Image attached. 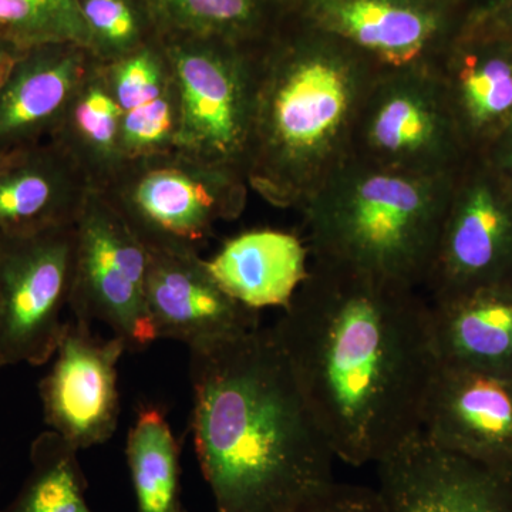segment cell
Masks as SVG:
<instances>
[{
	"label": "cell",
	"instance_id": "obj_29",
	"mask_svg": "<svg viewBox=\"0 0 512 512\" xmlns=\"http://www.w3.org/2000/svg\"><path fill=\"white\" fill-rule=\"evenodd\" d=\"M291 512H383L377 488L332 483Z\"/></svg>",
	"mask_w": 512,
	"mask_h": 512
},
{
	"label": "cell",
	"instance_id": "obj_14",
	"mask_svg": "<svg viewBox=\"0 0 512 512\" xmlns=\"http://www.w3.org/2000/svg\"><path fill=\"white\" fill-rule=\"evenodd\" d=\"M420 434L433 446L512 473V376L439 365Z\"/></svg>",
	"mask_w": 512,
	"mask_h": 512
},
{
	"label": "cell",
	"instance_id": "obj_4",
	"mask_svg": "<svg viewBox=\"0 0 512 512\" xmlns=\"http://www.w3.org/2000/svg\"><path fill=\"white\" fill-rule=\"evenodd\" d=\"M454 175H414L349 157L299 210L312 262L426 288Z\"/></svg>",
	"mask_w": 512,
	"mask_h": 512
},
{
	"label": "cell",
	"instance_id": "obj_17",
	"mask_svg": "<svg viewBox=\"0 0 512 512\" xmlns=\"http://www.w3.org/2000/svg\"><path fill=\"white\" fill-rule=\"evenodd\" d=\"M94 63L82 46L26 50L0 89V154L49 141Z\"/></svg>",
	"mask_w": 512,
	"mask_h": 512
},
{
	"label": "cell",
	"instance_id": "obj_5",
	"mask_svg": "<svg viewBox=\"0 0 512 512\" xmlns=\"http://www.w3.org/2000/svg\"><path fill=\"white\" fill-rule=\"evenodd\" d=\"M100 191L148 252L200 255L220 222L241 217L251 188L241 171L174 150L127 163Z\"/></svg>",
	"mask_w": 512,
	"mask_h": 512
},
{
	"label": "cell",
	"instance_id": "obj_27",
	"mask_svg": "<svg viewBox=\"0 0 512 512\" xmlns=\"http://www.w3.org/2000/svg\"><path fill=\"white\" fill-rule=\"evenodd\" d=\"M99 69L123 113L163 96L173 83L170 64L158 36L114 62L99 63Z\"/></svg>",
	"mask_w": 512,
	"mask_h": 512
},
{
	"label": "cell",
	"instance_id": "obj_21",
	"mask_svg": "<svg viewBox=\"0 0 512 512\" xmlns=\"http://www.w3.org/2000/svg\"><path fill=\"white\" fill-rule=\"evenodd\" d=\"M121 116L123 110L107 89L96 62L50 137L49 141L62 147L82 167L96 190H104L124 167Z\"/></svg>",
	"mask_w": 512,
	"mask_h": 512
},
{
	"label": "cell",
	"instance_id": "obj_34",
	"mask_svg": "<svg viewBox=\"0 0 512 512\" xmlns=\"http://www.w3.org/2000/svg\"><path fill=\"white\" fill-rule=\"evenodd\" d=\"M507 2L508 0H470V15H468V18L484 15V13L491 12V10Z\"/></svg>",
	"mask_w": 512,
	"mask_h": 512
},
{
	"label": "cell",
	"instance_id": "obj_12",
	"mask_svg": "<svg viewBox=\"0 0 512 512\" xmlns=\"http://www.w3.org/2000/svg\"><path fill=\"white\" fill-rule=\"evenodd\" d=\"M126 350L116 336L99 339L86 323H66L39 392L47 426L76 450L104 443L116 431L117 363Z\"/></svg>",
	"mask_w": 512,
	"mask_h": 512
},
{
	"label": "cell",
	"instance_id": "obj_9",
	"mask_svg": "<svg viewBox=\"0 0 512 512\" xmlns=\"http://www.w3.org/2000/svg\"><path fill=\"white\" fill-rule=\"evenodd\" d=\"M512 288V181L483 154L454 174L446 220L426 291L444 301Z\"/></svg>",
	"mask_w": 512,
	"mask_h": 512
},
{
	"label": "cell",
	"instance_id": "obj_18",
	"mask_svg": "<svg viewBox=\"0 0 512 512\" xmlns=\"http://www.w3.org/2000/svg\"><path fill=\"white\" fill-rule=\"evenodd\" d=\"M92 190L82 167L53 141L22 151L0 170V234L76 224Z\"/></svg>",
	"mask_w": 512,
	"mask_h": 512
},
{
	"label": "cell",
	"instance_id": "obj_15",
	"mask_svg": "<svg viewBox=\"0 0 512 512\" xmlns=\"http://www.w3.org/2000/svg\"><path fill=\"white\" fill-rule=\"evenodd\" d=\"M470 154H484L512 124V36L467 20L434 69Z\"/></svg>",
	"mask_w": 512,
	"mask_h": 512
},
{
	"label": "cell",
	"instance_id": "obj_6",
	"mask_svg": "<svg viewBox=\"0 0 512 512\" xmlns=\"http://www.w3.org/2000/svg\"><path fill=\"white\" fill-rule=\"evenodd\" d=\"M178 106L175 151L244 174L255 93L256 43L158 35Z\"/></svg>",
	"mask_w": 512,
	"mask_h": 512
},
{
	"label": "cell",
	"instance_id": "obj_20",
	"mask_svg": "<svg viewBox=\"0 0 512 512\" xmlns=\"http://www.w3.org/2000/svg\"><path fill=\"white\" fill-rule=\"evenodd\" d=\"M429 302L439 365L512 376V288Z\"/></svg>",
	"mask_w": 512,
	"mask_h": 512
},
{
	"label": "cell",
	"instance_id": "obj_26",
	"mask_svg": "<svg viewBox=\"0 0 512 512\" xmlns=\"http://www.w3.org/2000/svg\"><path fill=\"white\" fill-rule=\"evenodd\" d=\"M80 3L94 62H114L158 36L144 0H80Z\"/></svg>",
	"mask_w": 512,
	"mask_h": 512
},
{
	"label": "cell",
	"instance_id": "obj_36",
	"mask_svg": "<svg viewBox=\"0 0 512 512\" xmlns=\"http://www.w3.org/2000/svg\"><path fill=\"white\" fill-rule=\"evenodd\" d=\"M458 2L466 3V5L468 6V8H470V0H458Z\"/></svg>",
	"mask_w": 512,
	"mask_h": 512
},
{
	"label": "cell",
	"instance_id": "obj_37",
	"mask_svg": "<svg viewBox=\"0 0 512 512\" xmlns=\"http://www.w3.org/2000/svg\"><path fill=\"white\" fill-rule=\"evenodd\" d=\"M0 367H3L2 359H0Z\"/></svg>",
	"mask_w": 512,
	"mask_h": 512
},
{
	"label": "cell",
	"instance_id": "obj_16",
	"mask_svg": "<svg viewBox=\"0 0 512 512\" xmlns=\"http://www.w3.org/2000/svg\"><path fill=\"white\" fill-rule=\"evenodd\" d=\"M146 302L156 339L188 346L261 326L259 312L231 298L198 254L148 252Z\"/></svg>",
	"mask_w": 512,
	"mask_h": 512
},
{
	"label": "cell",
	"instance_id": "obj_32",
	"mask_svg": "<svg viewBox=\"0 0 512 512\" xmlns=\"http://www.w3.org/2000/svg\"><path fill=\"white\" fill-rule=\"evenodd\" d=\"M25 52L26 50L19 49L12 43L0 39V89H2L20 56Z\"/></svg>",
	"mask_w": 512,
	"mask_h": 512
},
{
	"label": "cell",
	"instance_id": "obj_10",
	"mask_svg": "<svg viewBox=\"0 0 512 512\" xmlns=\"http://www.w3.org/2000/svg\"><path fill=\"white\" fill-rule=\"evenodd\" d=\"M76 227L0 234V359L42 366L59 346L72 295Z\"/></svg>",
	"mask_w": 512,
	"mask_h": 512
},
{
	"label": "cell",
	"instance_id": "obj_7",
	"mask_svg": "<svg viewBox=\"0 0 512 512\" xmlns=\"http://www.w3.org/2000/svg\"><path fill=\"white\" fill-rule=\"evenodd\" d=\"M470 156L436 70H380L367 92L350 157L414 175H454Z\"/></svg>",
	"mask_w": 512,
	"mask_h": 512
},
{
	"label": "cell",
	"instance_id": "obj_28",
	"mask_svg": "<svg viewBox=\"0 0 512 512\" xmlns=\"http://www.w3.org/2000/svg\"><path fill=\"white\" fill-rule=\"evenodd\" d=\"M177 134V97L171 83L163 96L121 116L120 153L124 165L174 151Z\"/></svg>",
	"mask_w": 512,
	"mask_h": 512
},
{
	"label": "cell",
	"instance_id": "obj_22",
	"mask_svg": "<svg viewBox=\"0 0 512 512\" xmlns=\"http://www.w3.org/2000/svg\"><path fill=\"white\" fill-rule=\"evenodd\" d=\"M158 35L256 43L281 15L271 0H144Z\"/></svg>",
	"mask_w": 512,
	"mask_h": 512
},
{
	"label": "cell",
	"instance_id": "obj_23",
	"mask_svg": "<svg viewBox=\"0 0 512 512\" xmlns=\"http://www.w3.org/2000/svg\"><path fill=\"white\" fill-rule=\"evenodd\" d=\"M126 454L137 512H188L181 495L180 447L160 410L138 413Z\"/></svg>",
	"mask_w": 512,
	"mask_h": 512
},
{
	"label": "cell",
	"instance_id": "obj_11",
	"mask_svg": "<svg viewBox=\"0 0 512 512\" xmlns=\"http://www.w3.org/2000/svg\"><path fill=\"white\" fill-rule=\"evenodd\" d=\"M301 15L380 70L434 69L470 8L458 0H309Z\"/></svg>",
	"mask_w": 512,
	"mask_h": 512
},
{
	"label": "cell",
	"instance_id": "obj_19",
	"mask_svg": "<svg viewBox=\"0 0 512 512\" xmlns=\"http://www.w3.org/2000/svg\"><path fill=\"white\" fill-rule=\"evenodd\" d=\"M309 249L299 235L254 229L228 239L205 261L208 272L235 301L249 309L282 308L308 278Z\"/></svg>",
	"mask_w": 512,
	"mask_h": 512
},
{
	"label": "cell",
	"instance_id": "obj_8",
	"mask_svg": "<svg viewBox=\"0 0 512 512\" xmlns=\"http://www.w3.org/2000/svg\"><path fill=\"white\" fill-rule=\"evenodd\" d=\"M74 227V320H97L127 350L146 349L156 340L146 302L147 248L100 190L90 192Z\"/></svg>",
	"mask_w": 512,
	"mask_h": 512
},
{
	"label": "cell",
	"instance_id": "obj_35",
	"mask_svg": "<svg viewBox=\"0 0 512 512\" xmlns=\"http://www.w3.org/2000/svg\"><path fill=\"white\" fill-rule=\"evenodd\" d=\"M16 154H0V170H2L3 167H5L6 164L9 163L10 160H12L13 157L16 156Z\"/></svg>",
	"mask_w": 512,
	"mask_h": 512
},
{
	"label": "cell",
	"instance_id": "obj_24",
	"mask_svg": "<svg viewBox=\"0 0 512 512\" xmlns=\"http://www.w3.org/2000/svg\"><path fill=\"white\" fill-rule=\"evenodd\" d=\"M77 453L55 431L40 434L30 448L29 476L12 503L0 512H92Z\"/></svg>",
	"mask_w": 512,
	"mask_h": 512
},
{
	"label": "cell",
	"instance_id": "obj_1",
	"mask_svg": "<svg viewBox=\"0 0 512 512\" xmlns=\"http://www.w3.org/2000/svg\"><path fill=\"white\" fill-rule=\"evenodd\" d=\"M272 330L336 458L377 466L420 433L439 359L419 289L312 262Z\"/></svg>",
	"mask_w": 512,
	"mask_h": 512
},
{
	"label": "cell",
	"instance_id": "obj_33",
	"mask_svg": "<svg viewBox=\"0 0 512 512\" xmlns=\"http://www.w3.org/2000/svg\"><path fill=\"white\" fill-rule=\"evenodd\" d=\"M272 5L278 10L279 15H301L309 0H271Z\"/></svg>",
	"mask_w": 512,
	"mask_h": 512
},
{
	"label": "cell",
	"instance_id": "obj_2",
	"mask_svg": "<svg viewBox=\"0 0 512 512\" xmlns=\"http://www.w3.org/2000/svg\"><path fill=\"white\" fill-rule=\"evenodd\" d=\"M195 450L217 512H291L336 458L274 330L190 346Z\"/></svg>",
	"mask_w": 512,
	"mask_h": 512
},
{
	"label": "cell",
	"instance_id": "obj_13",
	"mask_svg": "<svg viewBox=\"0 0 512 512\" xmlns=\"http://www.w3.org/2000/svg\"><path fill=\"white\" fill-rule=\"evenodd\" d=\"M383 512H512V473L433 446L421 434L377 464Z\"/></svg>",
	"mask_w": 512,
	"mask_h": 512
},
{
	"label": "cell",
	"instance_id": "obj_25",
	"mask_svg": "<svg viewBox=\"0 0 512 512\" xmlns=\"http://www.w3.org/2000/svg\"><path fill=\"white\" fill-rule=\"evenodd\" d=\"M0 39L22 50L49 45L89 50L80 0H0Z\"/></svg>",
	"mask_w": 512,
	"mask_h": 512
},
{
	"label": "cell",
	"instance_id": "obj_3",
	"mask_svg": "<svg viewBox=\"0 0 512 512\" xmlns=\"http://www.w3.org/2000/svg\"><path fill=\"white\" fill-rule=\"evenodd\" d=\"M380 73L355 47L302 15L281 16L256 45L244 175L281 210H301L348 161L357 116Z\"/></svg>",
	"mask_w": 512,
	"mask_h": 512
},
{
	"label": "cell",
	"instance_id": "obj_31",
	"mask_svg": "<svg viewBox=\"0 0 512 512\" xmlns=\"http://www.w3.org/2000/svg\"><path fill=\"white\" fill-rule=\"evenodd\" d=\"M468 19L477 20V22L484 23V25L490 26V28L501 30V32L512 36V0H508L507 3L498 6V8L491 10V12Z\"/></svg>",
	"mask_w": 512,
	"mask_h": 512
},
{
	"label": "cell",
	"instance_id": "obj_30",
	"mask_svg": "<svg viewBox=\"0 0 512 512\" xmlns=\"http://www.w3.org/2000/svg\"><path fill=\"white\" fill-rule=\"evenodd\" d=\"M483 156L512 181V124Z\"/></svg>",
	"mask_w": 512,
	"mask_h": 512
}]
</instances>
